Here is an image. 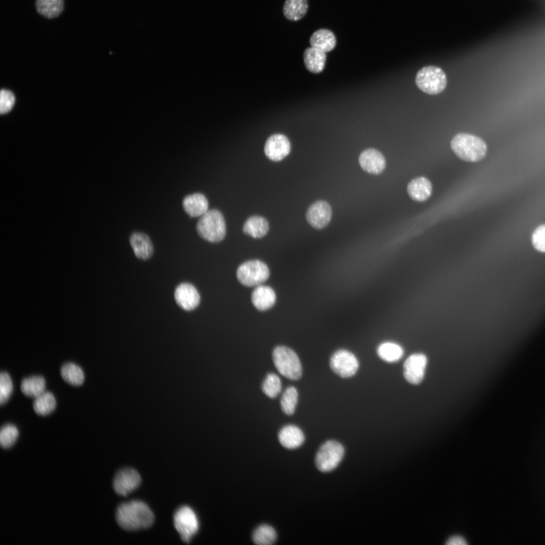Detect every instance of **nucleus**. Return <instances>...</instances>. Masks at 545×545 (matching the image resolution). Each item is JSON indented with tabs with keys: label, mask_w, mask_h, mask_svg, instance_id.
I'll return each mask as SVG.
<instances>
[{
	"label": "nucleus",
	"mask_w": 545,
	"mask_h": 545,
	"mask_svg": "<svg viewBox=\"0 0 545 545\" xmlns=\"http://www.w3.org/2000/svg\"><path fill=\"white\" fill-rule=\"evenodd\" d=\"M451 147L460 158L467 161H478L487 152V145L481 138L467 133H458L451 141Z\"/></svg>",
	"instance_id": "f03ea898"
},
{
	"label": "nucleus",
	"mask_w": 545,
	"mask_h": 545,
	"mask_svg": "<svg viewBox=\"0 0 545 545\" xmlns=\"http://www.w3.org/2000/svg\"><path fill=\"white\" fill-rule=\"evenodd\" d=\"M13 390L12 379L6 371H2L0 374V404H5L11 397Z\"/></svg>",
	"instance_id": "72a5a7b5"
},
{
	"label": "nucleus",
	"mask_w": 545,
	"mask_h": 545,
	"mask_svg": "<svg viewBox=\"0 0 545 545\" xmlns=\"http://www.w3.org/2000/svg\"><path fill=\"white\" fill-rule=\"evenodd\" d=\"M358 161L363 171L372 175L381 174L386 166L383 154L374 148H367L362 151L359 156Z\"/></svg>",
	"instance_id": "4468645a"
},
{
	"label": "nucleus",
	"mask_w": 545,
	"mask_h": 545,
	"mask_svg": "<svg viewBox=\"0 0 545 545\" xmlns=\"http://www.w3.org/2000/svg\"><path fill=\"white\" fill-rule=\"evenodd\" d=\"M116 518L119 525L128 531L145 529L154 522L153 512L143 502L133 500L120 505L117 510Z\"/></svg>",
	"instance_id": "f257e3e1"
},
{
	"label": "nucleus",
	"mask_w": 545,
	"mask_h": 545,
	"mask_svg": "<svg viewBox=\"0 0 545 545\" xmlns=\"http://www.w3.org/2000/svg\"><path fill=\"white\" fill-rule=\"evenodd\" d=\"M330 364L335 373L344 378L354 375L359 367L358 361L355 355L344 349L339 350L334 353Z\"/></svg>",
	"instance_id": "1a4fd4ad"
},
{
	"label": "nucleus",
	"mask_w": 545,
	"mask_h": 545,
	"mask_svg": "<svg viewBox=\"0 0 545 545\" xmlns=\"http://www.w3.org/2000/svg\"><path fill=\"white\" fill-rule=\"evenodd\" d=\"M129 241L137 258L146 260L151 257L153 253V246L147 235L141 232H134L131 235Z\"/></svg>",
	"instance_id": "dca6fc26"
},
{
	"label": "nucleus",
	"mask_w": 545,
	"mask_h": 545,
	"mask_svg": "<svg viewBox=\"0 0 545 545\" xmlns=\"http://www.w3.org/2000/svg\"><path fill=\"white\" fill-rule=\"evenodd\" d=\"M174 523L182 540L185 542L190 541L199 528L195 513L191 508L186 506L180 507L175 512Z\"/></svg>",
	"instance_id": "6e6552de"
},
{
	"label": "nucleus",
	"mask_w": 545,
	"mask_h": 545,
	"mask_svg": "<svg viewBox=\"0 0 545 545\" xmlns=\"http://www.w3.org/2000/svg\"><path fill=\"white\" fill-rule=\"evenodd\" d=\"M446 544L448 545H466L467 543L463 537L460 536H453L447 540Z\"/></svg>",
	"instance_id": "e433bc0d"
},
{
	"label": "nucleus",
	"mask_w": 545,
	"mask_h": 545,
	"mask_svg": "<svg viewBox=\"0 0 545 545\" xmlns=\"http://www.w3.org/2000/svg\"><path fill=\"white\" fill-rule=\"evenodd\" d=\"M61 374L64 380L72 386H80L84 381L83 370L74 363L68 362L64 364L61 367Z\"/></svg>",
	"instance_id": "cd10ccee"
},
{
	"label": "nucleus",
	"mask_w": 545,
	"mask_h": 545,
	"mask_svg": "<svg viewBox=\"0 0 545 545\" xmlns=\"http://www.w3.org/2000/svg\"><path fill=\"white\" fill-rule=\"evenodd\" d=\"M198 234L211 243L222 241L226 235V226L223 214L217 209L207 210L201 215L196 226Z\"/></svg>",
	"instance_id": "7ed1b4c3"
},
{
	"label": "nucleus",
	"mask_w": 545,
	"mask_h": 545,
	"mask_svg": "<svg viewBox=\"0 0 545 545\" xmlns=\"http://www.w3.org/2000/svg\"><path fill=\"white\" fill-rule=\"evenodd\" d=\"M174 297L178 306L186 311L194 309L200 301V297L196 288L188 283H181L176 287Z\"/></svg>",
	"instance_id": "2eb2a0df"
},
{
	"label": "nucleus",
	"mask_w": 545,
	"mask_h": 545,
	"mask_svg": "<svg viewBox=\"0 0 545 545\" xmlns=\"http://www.w3.org/2000/svg\"><path fill=\"white\" fill-rule=\"evenodd\" d=\"M432 185L429 180L420 177L411 180L407 185L409 196L414 201L422 202L426 200L431 195Z\"/></svg>",
	"instance_id": "6ab92c4d"
},
{
	"label": "nucleus",
	"mask_w": 545,
	"mask_h": 545,
	"mask_svg": "<svg viewBox=\"0 0 545 545\" xmlns=\"http://www.w3.org/2000/svg\"><path fill=\"white\" fill-rule=\"evenodd\" d=\"M269 270L263 262L251 260L241 264L237 269V277L239 282L247 287H257L267 280Z\"/></svg>",
	"instance_id": "423d86ee"
},
{
	"label": "nucleus",
	"mask_w": 545,
	"mask_h": 545,
	"mask_svg": "<svg viewBox=\"0 0 545 545\" xmlns=\"http://www.w3.org/2000/svg\"><path fill=\"white\" fill-rule=\"evenodd\" d=\"M45 380L40 375L24 378L21 384L22 392L26 396L35 398L44 392Z\"/></svg>",
	"instance_id": "393cba45"
},
{
	"label": "nucleus",
	"mask_w": 545,
	"mask_h": 545,
	"mask_svg": "<svg viewBox=\"0 0 545 545\" xmlns=\"http://www.w3.org/2000/svg\"><path fill=\"white\" fill-rule=\"evenodd\" d=\"M182 206L189 216L197 217L208 210V202L203 194L196 193L185 196L182 201Z\"/></svg>",
	"instance_id": "f3484780"
},
{
	"label": "nucleus",
	"mask_w": 545,
	"mask_h": 545,
	"mask_svg": "<svg viewBox=\"0 0 545 545\" xmlns=\"http://www.w3.org/2000/svg\"><path fill=\"white\" fill-rule=\"evenodd\" d=\"M272 357L274 364L281 374L291 380L301 377V362L293 350L285 346H278L274 350Z\"/></svg>",
	"instance_id": "20e7f679"
},
{
	"label": "nucleus",
	"mask_w": 545,
	"mask_h": 545,
	"mask_svg": "<svg viewBox=\"0 0 545 545\" xmlns=\"http://www.w3.org/2000/svg\"><path fill=\"white\" fill-rule=\"evenodd\" d=\"M344 449L339 442L330 440L319 448L315 457V465L321 472H329L334 469L343 459Z\"/></svg>",
	"instance_id": "0eeeda50"
},
{
	"label": "nucleus",
	"mask_w": 545,
	"mask_h": 545,
	"mask_svg": "<svg viewBox=\"0 0 545 545\" xmlns=\"http://www.w3.org/2000/svg\"><path fill=\"white\" fill-rule=\"evenodd\" d=\"M532 243L534 248L541 252H545V225L536 229L532 236Z\"/></svg>",
	"instance_id": "c9c22d12"
},
{
	"label": "nucleus",
	"mask_w": 545,
	"mask_h": 545,
	"mask_svg": "<svg viewBox=\"0 0 545 545\" xmlns=\"http://www.w3.org/2000/svg\"><path fill=\"white\" fill-rule=\"evenodd\" d=\"M415 83L422 91L428 94L435 95L445 90L447 84V79L441 68L434 66H427L417 72Z\"/></svg>",
	"instance_id": "39448f33"
},
{
	"label": "nucleus",
	"mask_w": 545,
	"mask_h": 545,
	"mask_svg": "<svg viewBox=\"0 0 545 545\" xmlns=\"http://www.w3.org/2000/svg\"><path fill=\"white\" fill-rule=\"evenodd\" d=\"M427 363L426 356L422 354L410 355L405 361L403 373L405 379L412 384H418L422 380Z\"/></svg>",
	"instance_id": "ddd939ff"
},
{
	"label": "nucleus",
	"mask_w": 545,
	"mask_h": 545,
	"mask_svg": "<svg viewBox=\"0 0 545 545\" xmlns=\"http://www.w3.org/2000/svg\"><path fill=\"white\" fill-rule=\"evenodd\" d=\"M332 217V209L326 201L319 200L309 206L306 213L308 223L313 228L321 230L330 223Z\"/></svg>",
	"instance_id": "9b49d317"
},
{
	"label": "nucleus",
	"mask_w": 545,
	"mask_h": 545,
	"mask_svg": "<svg viewBox=\"0 0 545 545\" xmlns=\"http://www.w3.org/2000/svg\"><path fill=\"white\" fill-rule=\"evenodd\" d=\"M311 46L325 52L332 50L336 45V38L332 31L320 29L315 31L309 40Z\"/></svg>",
	"instance_id": "412c9836"
},
{
	"label": "nucleus",
	"mask_w": 545,
	"mask_h": 545,
	"mask_svg": "<svg viewBox=\"0 0 545 545\" xmlns=\"http://www.w3.org/2000/svg\"><path fill=\"white\" fill-rule=\"evenodd\" d=\"M19 435L17 427L14 424L4 425L0 431V444L4 449L11 448L16 442Z\"/></svg>",
	"instance_id": "2f4dec72"
},
{
	"label": "nucleus",
	"mask_w": 545,
	"mask_h": 545,
	"mask_svg": "<svg viewBox=\"0 0 545 545\" xmlns=\"http://www.w3.org/2000/svg\"><path fill=\"white\" fill-rule=\"evenodd\" d=\"M282 383L279 377L276 374H268L262 385L263 392L268 397L276 398L281 392Z\"/></svg>",
	"instance_id": "473e14b6"
},
{
	"label": "nucleus",
	"mask_w": 545,
	"mask_h": 545,
	"mask_svg": "<svg viewBox=\"0 0 545 545\" xmlns=\"http://www.w3.org/2000/svg\"><path fill=\"white\" fill-rule=\"evenodd\" d=\"M269 230L267 221L263 217L255 215L249 217L244 224L243 232L254 238L266 235Z\"/></svg>",
	"instance_id": "5701e85b"
},
{
	"label": "nucleus",
	"mask_w": 545,
	"mask_h": 545,
	"mask_svg": "<svg viewBox=\"0 0 545 545\" xmlns=\"http://www.w3.org/2000/svg\"><path fill=\"white\" fill-rule=\"evenodd\" d=\"M277 535L275 529L270 525L263 524L257 527L252 534L253 542L258 545H270L276 540Z\"/></svg>",
	"instance_id": "c756f323"
},
{
	"label": "nucleus",
	"mask_w": 545,
	"mask_h": 545,
	"mask_svg": "<svg viewBox=\"0 0 545 545\" xmlns=\"http://www.w3.org/2000/svg\"><path fill=\"white\" fill-rule=\"evenodd\" d=\"M15 101L13 93L10 90L2 89L0 93V113L4 114L12 108Z\"/></svg>",
	"instance_id": "f704fd0d"
},
{
	"label": "nucleus",
	"mask_w": 545,
	"mask_h": 545,
	"mask_svg": "<svg viewBox=\"0 0 545 545\" xmlns=\"http://www.w3.org/2000/svg\"><path fill=\"white\" fill-rule=\"evenodd\" d=\"M279 440L285 448L293 449L302 445L305 438L302 431L298 427L288 425L283 427L280 431Z\"/></svg>",
	"instance_id": "aec40b11"
},
{
	"label": "nucleus",
	"mask_w": 545,
	"mask_h": 545,
	"mask_svg": "<svg viewBox=\"0 0 545 545\" xmlns=\"http://www.w3.org/2000/svg\"><path fill=\"white\" fill-rule=\"evenodd\" d=\"M35 4L38 13L48 19L58 17L64 7V0H36Z\"/></svg>",
	"instance_id": "a878e982"
},
{
	"label": "nucleus",
	"mask_w": 545,
	"mask_h": 545,
	"mask_svg": "<svg viewBox=\"0 0 545 545\" xmlns=\"http://www.w3.org/2000/svg\"><path fill=\"white\" fill-rule=\"evenodd\" d=\"M276 300L275 292L269 286L259 285L254 289L251 295V301L253 305L260 311L271 308L275 304Z\"/></svg>",
	"instance_id": "a211bd4d"
},
{
	"label": "nucleus",
	"mask_w": 545,
	"mask_h": 545,
	"mask_svg": "<svg viewBox=\"0 0 545 545\" xmlns=\"http://www.w3.org/2000/svg\"><path fill=\"white\" fill-rule=\"evenodd\" d=\"M377 353L383 360L388 362H395L402 358L403 350L398 344L387 342L379 345L377 349Z\"/></svg>",
	"instance_id": "c85d7f7f"
},
{
	"label": "nucleus",
	"mask_w": 545,
	"mask_h": 545,
	"mask_svg": "<svg viewBox=\"0 0 545 545\" xmlns=\"http://www.w3.org/2000/svg\"><path fill=\"white\" fill-rule=\"evenodd\" d=\"M298 394L296 389L289 387L286 389L281 399V406L283 411L287 415L294 413L298 402Z\"/></svg>",
	"instance_id": "7c9ffc66"
},
{
	"label": "nucleus",
	"mask_w": 545,
	"mask_h": 545,
	"mask_svg": "<svg viewBox=\"0 0 545 545\" xmlns=\"http://www.w3.org/2000/svg\"><path fill=\"white\" fill-rule=\"evenodd\" d=\"M291 150V145L284 135L276 134L266 140L264 148L265 155L270 160L278 161L286 157Z\"/></svg>",
	"instance_id": "f8f14e48"
},
{
	"label": "nucleus",
	"mask_w": 545,
	"mask_h": 545,
	"mask_svg": "<svg viewBox=\"0 0 545 545\" xmlns=\"http://www.w3.org/2000/svg\"><path fill=\"white\" fill-rule=\"evenodd\" d=\"M56 400L53 395L49 392H44L35 398L33 409L39 415L46 416L52 413L56 407Z\"/></svg>",
	"instance_id": "bb28decb"
},
{
	"label": "nucleus",
	"mask_w": 545,
	"mask_h": 545,
	"mask_svg": "<svg viewBox=\"0 0 545 545\" xmlns=\"http://www.w3.org/2000/svg\"><path fill=\"white\" fill-rule=\"evenodd\" d=\"M326 58L325 52L311 46L306 48L303 52L305 66L313 73H319L323 70Z\"/></svg>",
	"instance_id": "4be33fe9"
},
{
	"label": "nucleus",
	"mask_w": 545,
	"mask_h": 545,
	"mask_svg": "<svg viewBox=\"0 0 545 545\" xmlns=\"http://www.w3.org/2000/svg\"><path fill=\"white\" fill-rule=\"evenodd\" d=\"M141 481L139 473L134 469L125 468L115 475L113 481L115 492L119 495L126 496L138 488Z\"/></svg>",
	"instance_id": "9d476101"
},
{
	"label": "nucleus",
	"mask_w": 545,
	"mask_h": 545,
	"mask_svg": "<svg viewBox=\"0 0 545 545\" xmlns=\"http://www.w3.org/2000/svg\"><path fill=\"white\" fill-rule=\"evenodd\" d=\"M308 8L307 0H286L283 5V12L288 20L297 21L306 15Z\"/></svg>",
	"instance_id": "b1692460"
}]
</instances>
